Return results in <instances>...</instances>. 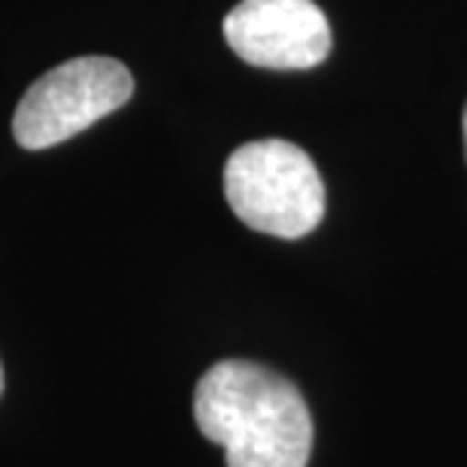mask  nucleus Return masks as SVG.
Segmentation results:
<instances>
[{
    "instance_id": "nucleus-1",
    "label": "nucleus",
    "mask_w": 467,
    "mask_h": 467,
    "mask_svg": "<svg viewBox=\"0 0 467 467\" xmlns=\"http://www.w3.org/2000/svg\"><path fill=\"white\" fill-rule=\"evenodd\" d=\"M194 422L225 446L228 467H306L313 416L283 373L255 361L225 358L198 379Z\"/></svg>"
},
{
    "instance_id": "nucleus-2",
    "label": "nucleus",
    "mask_w": 467,
    "mask_h": 467,
    "mask_svg": "<svg viewBox=\"0 0 467 467\" xmlns=\"http://www.w3.org/2000/svg\"><path fill=\"white\" fill-rule=\"evenodd\" d=\"M225 198L243 225L279 240L306 237L325 216L319 167L288 140L234 149L225 164Z\"/></svg>"
},
{
    "instance_id": "nucleus-6",
    "label": "nucleus",
    "mask_w": 467,
    "mask_h": 467,
    "mask_svg": "<svg viewBox=\"0 0 467 467\" xmlns=\"http://www.w3.org/2000/svg\"><path fill=\"white\" fill-rule=\"evenodd\" d=\"M0 395H4V368H0Z\"/></svg>"
},
{
    "instance_id": "nucleus-3",
    "label": "nucleus",
    "mask_w": 467,
    "mask_h": 467,
    "mask_svg": "<svg viewBox=\"0 0 467 467\" xmlns=\"http://www.w3.org/2000/svg\"><path fill=\"white\" fill-rule=\"evenodd\" d=\"M130 95L134 79L121 61L104 55L70 58L25 91L13 116V134L31 152L58 146L125 107Z\"/></svg>"
},
{
    "instance_id": "nucleus-5",
    "label": "nucleus",
    "mask_w": 467,
    "mask_h": 467,
    "mask_svg": "<svg viewBox=\"0 0 467 467\" xmlns=\"http://www.w3.org/2000/svg\"><path fill=\"white\" fill-rule=\"evenodd\" d=\"M462 134H464V155H467V104H464V113H462Z\"/></svg>"
},
{
    "instance_id": "nucleus-4",
    "label": "nucleus",
    "mask_w": 467,
    "mask_h": 467,
    "mask_svg": "<svg viewBox=\"0 0 467 467\" xmlns=\"http://www.w3.org/2000/svg\"><path fill=\"white\" fill-rule=\"evenodd\" d=\"M222 31L252 67L310 70L331 52V25L313 0H240Z\"/></svg>"
}]
</instances>
